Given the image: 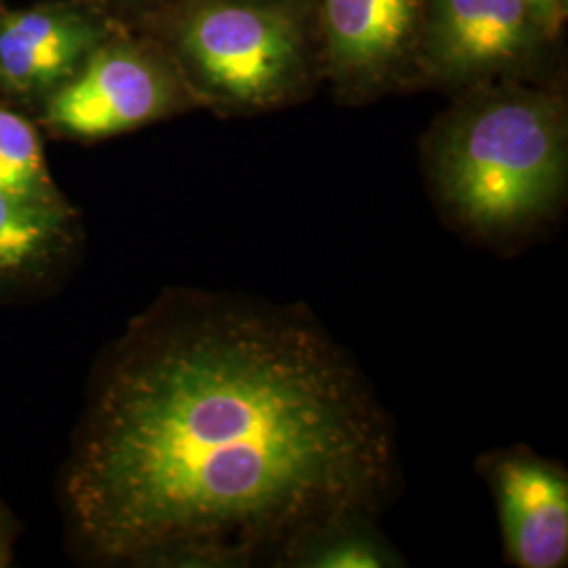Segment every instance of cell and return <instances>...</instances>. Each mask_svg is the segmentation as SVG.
Wrapping results in <instances>:
<instances>
[{"label":"cell","instance_id":"3957f363","mask_svg":"<svg viewBox=\"0 0 568 568\" xmlns=\"http://www.w3.org/2000/svg\"><path fill=\"white\" fill-rule=\"evenodd\" d=\"M182 41L209 95L230 108L278 105L302 82L300 32L278 9L211 2L185 21Z\"/></svg>","mask_w":568,"mask_h":568},{"label":"cell","instance_id":"277c9868","mask_svg":"<svg viewBox=\"0 0 568 568\" xmlns=\"http://www.w3.org/2000/svg\"><path fill=\"white\" fill-rule=\"evenodd\" d=\"M178 102V84L163 65L135 49L108 47L55 87L44 121L70 138L105 140L163 119Z\"/></svg>","mask_w":568,"mask_h":568},{"label":"cell","instance_id":"5b68a950","mask_svg":"<svg viewBox=\"0 0 568 568\" xmlns=\"http://www.w3.org/2000/svg\"><path fill=\"white\" fill-rule=\"evenodd\" d=\"M476 469L497 506L506 562L516 568L567 567V467L516 445L480 455Z\"/></svg>","mask_w":568,"mask_h":568},{"label":"cell","instance_id":"30bf717a","mask_svg":"<svg viewBox=\"0 0 568 568\" xmlns=\"http://www.w3.org/2000/svg\"><path fill=\"white\" fill-rule=\"evenodd\" d=\"M283 568H400L403 551L377 527V514L347 511L300 535L284 549Z\"/></svg>","mask_w":568,"mask_h":568},{"label":"cell","instance_id":"8fae6325","mask_svg":"<svg viewBox=\"0 0 568 568\" xmlns=\"http://www.w3.org/2000/svg\"><path fill=\"white\" fill-rule=\"evenodd\" d=\"M0 192L23 201L63 204L47 171L37 129L0 108Z\"/></svg>","mask_w":568,"mask_h":568},{"label":"cell","instance_id":"9c48e42d","mask_svg":"<svg viewBox=\"0 0 568 568\" xmlns=\"http://www.w3.org/2000/svg\"><path fill=\"white\" fill-rule=\"evenodd\" d=\"M74 244L65 204H41L0 192V293L51 274Z\"/></svg>","mask_w":568,"mask_h":568},{"label":"cell","instance_id":"52a82bcc","mask_svg":"<svg viewBox=\"0 0 568 568\" xmlns=\"http://www.w3.org/2000/svg\"><path fill=\"white\" fill-rule=\"evenodd\" d=\"M328 60L337 79L363 91L405 58L422 21V0H325Z\"/></svg>","mask_w":568,"mask_h":568},{"label":"cell","instance_id":"7c38bea8","mask_svg":"<svg viewBox=\"0 0 568 568\" xmlns=\"http://www.w3.org/2000/svg\"><path fill=\"white\" fill-rule=\"evenodd\" d=\"M532 18L546 30V34L556 32L562 18V0H523Z\"/></svg>","mask_w":568,"mask_h":568},{"label":"cell","instance_id":"7a4b0ae2","mask_svg":"<svg viewBox=\"0 0 568 568\" xmlns=\"http://www.w3.org/2000/svg\"><path fill=\"white\" fill-rule=\"evenodd\" d=\"M424 156L448 227L488 251L520 253L565 209L567 108L528 89L471 95L434 126Z\"/></svg>","mask_w":568,"mask_h":568},{"label":"cell","instance_id":"8992f818","mask_svg":"<svg viewBox=\"0 0 568 568\" xmlns=\"http://www.w3.org/2000/svg\"><path fill=\"white\" fill-rule=\"evenodd\" d=\"M544 34L523 0H432L427 65L443 81H483L530 60Z\"/></svg>","mask_w":568,"mask_h":568},{"label":"cell","instance_id":"4fadbf2b","mask_svg":"<svg viewBox=\"0 0 568 568\" xmlns=\"http://www.w3.org/2000/svg\"><path fill=\"white\" fill-rule=\"evenodd\" d=\"M11 548H13V528L4 509L0 508V568L11 562Z\"/></svg>","mask_w":568,"mask_h":568},{"label":"cell","instance_id":"ba28073f","mask_svg":"<svg viewBox=\"0 0 568 568\" xmlns=\"http://www.w3.org/2000/svg\"><path fill=\"white\" fill-rule=\"evenodd\" d=\"M98 30L61 9H26L0 21V82L18 93L55 89L95 49Z\"/></svg>","mask_w":568,"mask_h":568},{"label":"cell","instance_id":"6da1fadb","mask_svg":"<svg viewBox=\"0 0 568 568\" xmlns=\"http://www.w3.org/2000/svg\"><path fill=\"white\" fill-rule=\"evenodd\" d=\"M396 480L384 406L305 307L173 288L105 352L61 495L93 560L278 567Z\"/></svg>","mask_w":568,"mask_h":568}]
</instances>
